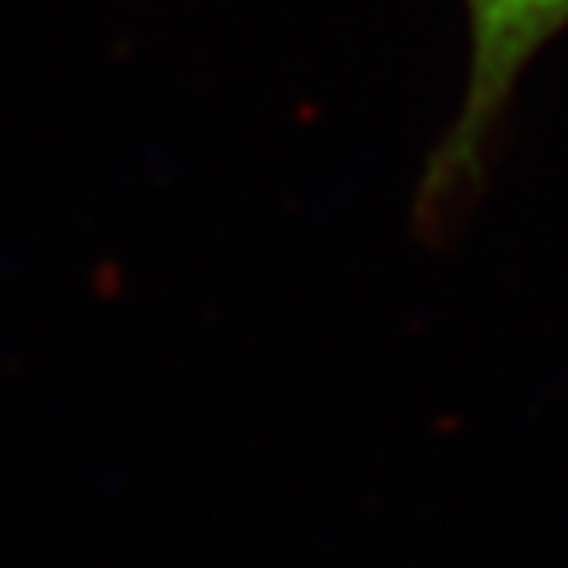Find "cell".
Masks as SVG:
<instances>
[{"mask_svg":"<svg viewBox=\"0 0 568 568\" xmlns=\"http://www.w3.org/2000/svg\"><path fill=\"white\" fill-rule=\"evenodd\" d=\"M466 4V88L446 139L418 186V222L443 217L481 182L489 142L509 99L545 48L568 32V0H462Z\"/></svg>","mask_w":568,"mask_h":568,"instance_id":"1","label":"cell"}]
</instances>
